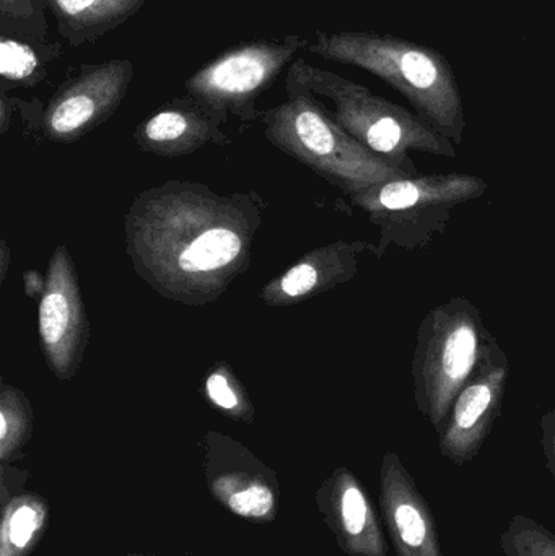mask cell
Listing matches in <instances>:
<instances>
[{"instance_id": "cell-1", "label": "cell", "mask_w": 555, "mask_h": 556, "mask_svg": "<svg viewBox=\"0 0 555 556\" xmlns=\"http://www.w3.org/2000/svg\"><path fill=\"white\" fill-rule=\"evenodd\" d=\"M263 214L254 192L220 195L173 179L134 198L124 217L126 253L160 296L205 306L250 269Z\"/></svg>"}, {"instance_id": "cell-2", "label": "cell", "mask_w": 555, "mask_h": 556, "mask_svg": "<svg viewBox=\"0 0 555 556\" xmlns=\"http://www.w3.org/2000/svg\"><path fill=\"white\" fill-rule=\"evenodd\" d=\"M308 51L326 61L362 68L400 91L417 116L462 146L466 114L449 59L430 46L375 31H316Z\"/></svg>"}, {"instance_id": "cell-3", "label": "cell", "mask_w": 555, "mask_h": 556, "mask_svg": "<svg viewBox=\"0 0 555 556\" xmlns=\"http://www.w3.org/2000/svg\"><path fill=\"white\" fill-rule=\"evenodd\" d=\"M287 100L261 111L264 136L280 152L352 195L378 182L413 178L349 136L316 94L286 80Z\"/></svg>"}, {"instance_id": "cell-4", "label": "cell", "mask_w": 555, "mask_h": 556, "mask_svg": "<svg viewBox=\"0 0 555 556\" xmlns=\"http://www.w3.org/2000/svg\"><path fill=\"white\" fill-rule=\"evenodd\" d=\"M286 80L328 100L332 104V119L349 136L407 176H417L409 152L456 159L452 140L437 132L422 117L378 97L364 85L316 67L303 58L290 64Z\"/></svg>"}, {"instance_id": "cell-5", "label": "cell", "mask_w": 555, "mask_h": 556, "mask_svg": "<svg viewBox=\"0 0 555 556\" xmlns=\"http://www.w3.org/2000/svg\"><path fill=\"white\" fill-rule=\"evenodd\" d=\"M492 339L481 311L468 298H452L433 307L419 324L411 363L414 401L437 433Z\"/></svg>"}, {"instance_id": "cell-6", "label": "cell", "mask_w": 555, "mask_h": 556, "mask_svg": "<svg viewBox=\"0 0 555 556\" xmlns=\"http://www.w3.org/2000/svg\"><path fill=\"white\" fill-rule=\"evenodd\" d=\"M488 189L479 176L443 173L378 182L349 199L380 228L374 254L383 257L390 247L407 253L426 250L445 233L456 207L478 201Z\"/></svg>"}, {"instance_id": "cell-7", "label": "cell", "mask_w": 555, "mask_h": 556, "mask_svg": "<svg viewBox=\"0 0 555 556\" xmlns=\"http://www.w3.org/2000/svg\"><path fill=\"white\" fill-rule=\"evenodd\" d=\"M305 36L256 38L224 49L185 81L186 93L225 111L243 123L260 117L256 103L264 91L308 48Z\"/></svg>"}, {"instance_id": "cell-8", "label": "cell", "mask_w": 555, "mask_h": 556, "mask_svg": "<svg viewBox=\"0 0 555 556\" xmlns=\"http://www.w3.org/2000/svg\"><path fill=\"white\" fill-rule=\"evenodd\" d=\"M134 78L130 59L81 64L49 98L41 116L46 139L72 143L106 123L127 97Z\"/></svg>"}, {"instance_id": "cell-9", "label": "cell", "mask_w": 555, "mask_h": 556, "mask_svg": "<svg viewBox=\"0 0 555 556\" xmlns=\"http://www.w3.org/2000/svg\"><path fill=\"white\" fill-rule=\"evenodd\" d=\"M202 470L212 498L230 515L270 525L280 508L277 473L228 434L209 431L202 440Z\"/></svg>"}, {"instance_id": "cell-10", "label": "cell", "mask_w": 555, "mask_h": 556, "mask_svg": "<svg viewBox=\"0 0 555 556\" xmlns=\"http://www.w3.org/2000/svg\"><path fill=\"white\" fill-rule=\"evenodd\" d=\"M38 332L52 375L62 382L74 379L90 342V323L74 260L64 244L55 248L49 260L38 306Z\"/></svg>"}, {"instance_id": "cell-11", "label": "cell", "mask_w": 555, "mask_h": 556, "mask_svg": "<svg viewBox=\"0 0 555 556\" xmlns=\"http://www.w3.org/2000/svg\"><path fill=\"white\" fill-rule=\"evenodd\" d=\"M508 375L510 362L494 337L456 395L445 427L439 433L440 450L446 457L466 463L478 453L501 415Z\"/></svg>"}, {"instance_id": "cell-12", "label": "cell", "mask_w": 555, "mask_h": 556, "mask_svg": "<svg viewBox=\"0 0 555 556\" xmlns=\"http://www.w3.org/2000/svg\"><path fill=\"white\" fill-rule=\"evenodd\" d=\"M227 121L225 111L186 93L153 111L136 127L133 137L142 152L176 159L191 155L209 143L228 146L230 139L222 129Z\"/></svg>"}, {"instance_id": "cell-13", "label": "cell", "mask_w": 555, "mask_h": 556, "mask_svg": "<svg viewBox=\"0 0 555 556\" xmlns=\"http://www.w3.org/2000/svg\"><path fill=\"white\" fill-rule=\"evenodd\" d=\"M365 241H335L306 253L286 273L273 278L260 291L266 306H293L316 294L332 290L338 285L354 280L358 274V257L371 251Z\"/></svg>"}, {"instance_id": "cell-14", "label": "cell", "mask_w": 555, "mask_h": 556, "mask_svg": "<svg viewBox=\"0 0 555 556\" xmlns=\"http://www.w3.org/2000/svg\"><path fill=\"white\" fill-rule=\"evenodd\" d=\"M315 502L345 554L387 556L370 500L351 470L336 469L316 490Z\"/></svg>"}, {"instance_id": "cell-15", "label": "cell", "mask_w": 555, "mask_h": 556, "mask_svg": "<svg viewBox=\"0 0 555 556\" xmlns=\"http://www.w3.org/2000/svg\"><path fill=\"white\" fill-rule=\"evenodd\" d=\"M381 506L400 556H442L426 505L393 453L381 466Z\"/></svg>"}, {"instance_id": "cell-16", "label": "cell", "mask_w": 555, "mask_h": 556, "mask_svg": "<svg viewBox=\"0 0 555 556\" xmlns=\"http://www.w3.org/2000/svg\"><path fill=\"white\" fill-rule=\"evenodd\" d=\"M28 472L2 464L0 476V556H29L49 525L51 506L45 496L23 490Z\"/></svg>"}, {"instance_id": "cell-17", "label": "cell", "mask_w": 555, "mask_h": 556, "mask_svg": "<svg viewBox=\"0 0 555 556\" xmlns=\"http://www.w3.org/2000/svg\"><path fill=\"white\" fill-rule=\"evenodd\" d=\"M58 33L72 48L98 41L126 25L147 0H45Z\"/></svg>"}, {"instance_id": "cell-18", "label": "cell", "mask_w": 555, "mask_h": 556, "mask_svg": "<svg viewBox=\"0 0 555 556\" xmlns=\"http://www.w3.org/2000/svg\"><path fill=\"white\" fill-rule=\"evenodd\" d=\"M64 54L61 42L0 35L2 91L9 87L33 88L48 77L52 62Z\"/></svg>"}, {"instance_id": "cell-19", "label": "cell", "mask_w": 555, "mask_h": 556, "mask_svg": "<svg viewBox=\"0 0 555 556\" xmlns=\"http://www.w3.org/2000/svg\"><path fill=\"white\" fill-rule=\"evenodd\" d=\"M35 415L25 392L9 382L0 384V460L13 464L22 459L23 447L33 437Z\"/></svg>"}, {"instance_id": "cell-20", "label": "cell", "mask_w": 555, "mask_h": 556, "mask_svg": "<svg viewBox=\"0 0 555 556\" xmlns=\"http://www.w3.org/2000/svg\"><path fill=\"white\" fill-rule=\"evenodd\" d=\"M204 394L215 410L230 420L253 424L254 405L250 394L228 363L217 362L204 379Z\"/></svg>"}, {"instance_id": "cell-21", "label": "cell", "mask_w": 555, "mask_h": 556, "mask_svg": "<svg viewBox=\"0 0 555 556\" xmlns=\"http://www.w3.org/2000/svg\"><path fill=\"white\" fill-rule=\"evenodd\" d=\"M46 10L45 0H0V35L46 41Z\"/></svg>"}, {"instance_id": "cell-22", "label": "cell", "mask_w": 555, "mask_h": 556, "mask_svg": "<svg viewBox=\"0 0 555 556\" xmlns=\"http://www.w3.org/2000/svg\"><path fill=\"white\" fill-rule=\"evenodd\" d=\"M541 431H543V446L546 451L553 470H555V407L546 412L541 418Z\"/></svg>"}, {"instance_id": "cell-23", "label": "cell", "mask_w": 555, "mask_h": 556, "mask_svg": "<svg viewBox=\"0 0 555 556\" xmlns=\"http://www.w3.org/2000/svg\"><path fill=\"white\" fill-rule=\"evenodd\" d=\"M23 277H25L26 293H28L29 296H41L46 287V277L42 278L38 273H35V270L26 273Z\"/></svg>"}, {"instance_id": "cell-24", "label": "cell", "mask_w": 555, "mask_h": 556, "mask_svg": "<svg viewBox=\"0 0 555 556\" xmlns=\"http://www.w3.org/2000/svg\"><path fill=\"white\" fill-rule=\"evenodd\" d=\"M10 263H12V253L5 240L0 241V283H3L9 273Z\"/></svg>"}, {"instance_id": "cell-25", "label": "cell", "mask_w": 555, "mask_h": 556, "mask_svg": "<svg viewBox=\"0 0 555 556\" xmlns=\"http://www.w3.org/2000/svg\"><path fill=\"white\" fill-rule=\"evenodd\" d=\"M124 556H156V555L130 554V555H124Z\"/></svg>"}]
</instances>
